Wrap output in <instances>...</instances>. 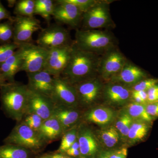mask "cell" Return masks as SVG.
Instances as JSON below:
<instances>
[{
	"mask_svg": "<svg viewBox=\"0 0 158 158\" xmlns=\"http://www.w3.org/2000/svg\"><path fill=\"white\" fill-rule=\"evenodd\" d=\"M51 157H52V155H51L46 154L41 156L39 158H51Z\"/></svg>",
	"mask_w": 158,
	"mask_h": 158,
	"instance_id": "obj_47",
	"label": "cell"
},
{
	"mask_svg": "<svg viewBox=\"0 0 158 158\" xmlns=\"http://www.w3.org/2000/svg\"><path fill=\"white\" fill-rule=\"evenodd\" d=\"M127 61L126 58L117 47L110 49L102 55L98 76L105 81H110L121 71Z\"/></svg>",
	"mask_w": 158,
	"mask_h": 158,
	"instance_id": "obj_8",
	"label": "cell"
},
{
	"mask_svg": "<svg viewBox=\"0 0 158 158\" xmlns=\"http://www.w3.org/2000/svg\"><path fill=\"white\" fill-rule=\"evenodd\" d=\"M73 42L69 31L57 23L42 29L36 40L37 45L48 51L70 45Z\"/></svg>",
	"mask_w": 158,
	"mask_h": 158,
	"instance_id": "obj_7",
	"label": "cell"
},
{
	"mask_svg": "<svg viewBox=\"0 0 158 158\" xmlns=\"http://www.w3.org/2000/svg\"><path fill=\"white\" fill-rule=\"evenodd\" d=\"M101 56L80 49L73 41L70 60L61 76L73 85L98 76Z\"/></svg>",
	"mask_w": 158,
	"mask_h": 158,
	"instance_id": "obj_1",
	"label": "cell"
},
{
	"mask_svg": "<svg viewBox=\"0 0 158 158\" xmlns=\"http://www.w3.org/2000/svg\"><path fill=\"white\" fill-rule=\"evenodd\" d=\"M148 131V127L145 123L141 121L132 123L127 137L132 141H138L146 135Z\"/></svg>",
	"mask_w": 158,
	"mask_h": 158,
	"instance_id": "obj_25",
	"label": "cell"
},
{
	"mask_svg": "<svg viewBox=\"0 0 158 158\" xmlns=\"http://www.w3.org/2000/svg\"><path fill=\"white\" fill-rule=\"evenodd\" d=\"M73 41L80 49L101 56L116 46V37L107 30L77 29Z\"/></svg>",
	"mask_w": 158,
	"mask_h": 158,
	"instance_id": "obj_3",
	"label": "cell"
},
{
	"mask_svg": "<svg viewBox=\"0 0 158 158\" xmlns=\"http://www.w3.org/2000/svg\"><path fill=\"white\" fill-rule=\"evenodd\" d=\"M132 123V119L128 113H124L118 118L116 122V127L122 135L128 136L130 127Z\"/></svg>",
	"mask_w": 158,
	"mask_h": 158,
	"instance_id": "obj_30",
	"label": "cell"
},
{
	"mask_svg": "<svg viewBox=\"0 0 158 158\" xmlns=\"http://www.w3.org/2000/svg\"><path fill=\"white\" fill-rule=\"evenodd\" d=\"M13 19L0 23V41L6 43H9V40L13 39Z\"/></svg>",
	"mask_w": 158,
	"mask_h": 158,
	"instance_id": "obj_29",
	"label": "cell"
},
{
	"mask_svg": "<svg viewBox=\"0 0 158 158\" xmlns=\"http://www.w3.org/2000/svg\"><path fill=\"white\" fill-rule=\"evenodd\" d=\"M127 107L128 114L131 118L147 122L151 121L152 119V118L146 112L144 105L134 102L129 104Z\"/></svg>",
	"mask_w": 158,
	"mask_h": 158,
	"instance_id": "obj_26",
	"label": "cell"
},
{
	"mask_svg": "<svg viewBox=\"0 0 158 158\" xmlns=\"http://www.w3.org/2000/svg\"><path fill=\"white\" fill-rule=\"evenodd\" d=\"M53 89L51 98L55 105L69 107L79 103L75 88L73 85L61 76L53 77Z\"/></svg>",
	"mask_w": 158,
	"mask_h": 158,
	"instance_id": "obj_10",
	"label": "cell"
},
{
	"mask_svg": "<svg viewBox=\"0 0 158 158\" xmlns=\"http://www.w3.org/2000/svg\"><path fill=\"white\" fill-rule=\"evenodd\" d=\"M51 158H68V157L65 155V154L57 152V153L52 155Z\"/></svg>",
	"mask_w": 158,
	"mask_h": 158,
	"instance_id": "obj_44",
	"label": "cell"
},
{
	"mask_svg": "<svg viewBox=\"0 0 158 158\" xmlns=\"http://www.w3.org/2000/svg\"><path fill=\"white\" fill-rule=\"evenodd\" d=\"M6 83H7V82L6 81V80L3 78L2 74L0 72V87L2 86V85H4V84H6Z\"/></svg>",
	"mask_w": 158,
	"mask_h": 158,
	"instance_id": "obj_46",
	"label": "cell"
},
{
	"mask_svg": "<svg viewBox=\"0 0 158 158\" xmlns=\"http://www.w3.org/2000/svg\"><path fill=\"white\" fill-rule=\"evenodd\" d=\"M147 102L148 103L158 102V85L153 86L147 91Z\"/></svg>",
	"mask_w": 158,
	"mask_h": 158,
	"instance_id": "obj_36",
	"label": "cell"
},
{
	"mask_svg": "<svg viewBox=\"0 0 158 158\" xmlns=\"http://www.w3.org/2000/svg\"><path fill=\"white\" fill-rule=\"evenodd\" d=\"M131 97L135 100V102L138 103L139 104H144V103L145 102L141 98V97L138 95L135 91H132L131 90Z\"/></svg>",
	"mask_w": 158,
	"mask_h": 158,
	"instance_id": "obj_41",
	"label": "cell"
},
{
	"mask_svg": "<svg viewBox=\"0 0 158 158\" xmlns=\"http://www.w3.org/2000/svg\"><path fill=\"white\" fill-rule=\"evenodd\" d=\"M68 158H70V157H68Z\"/></svg>",
	"mask_w": 158,
	"mask_h": 158,
	"instance_id": "obj_48",
	"label": "cell"
},
{
	"mask_svg": "<svg viewBox=\"0 0 158 158\" xmlns=\"http://www.w3.org/2000/svg\"><path fill=\"white\" fill-rule=\"evenodd\" d=\"M13 42L18 45L32 42L33 34L42 29L40 21L34 16L16 15L13 19Z\"/></svg>",
	"mask_w": 158,
	"mask_h": 158,
	"instance_id": "obj_11",
	"label": "cell"
},
{
	"mask_svg": "<svg viewBox=\"0 0 158 158\" xmlns=\"http://www.w3.org/2000/svg\"><path fill=\"white\" fill-rule=\"evenodd\" d=\"M83 14L77 6L66 0L55 1L52 17L57 23L77 30L81 25Z\"/></svg>",
	"mask_w": 158,
	"mask_h": 158,
	"instance_id": "obj_9",
	"label": "cell"
},
{
	"mask_svg": "<svg viewBox=\"0 0 158 158\" xmlns=\"http://www.w3.org/2000/svg\"><path fill=\"white\" fill-rule=\"evenodd\" d=\"M2 108L7 116L17 122L27 114L29 89L27 85L14 81L0 87Z\"/></svg>",
	"mask_w": 158,
	"mask_h": 158,
	"instance_id": "obj_2",
	"label": "cell"
},
{
	"mask_svg": "<svg viewBox=\"0 0 158 158\" xmlns=\"http://www.w3.org/2000/svg\"><path fill=\"white\" fill-rule=\"evenodd\" d=\"M29 90L51 98L53 89V77L42 70L34 73H27Z\"/></svg>",
	"mask_w": 158,
	"mask_h": 158,
	"instance_id": "obj_15",
	"label": "cell"
},
{
	"mask_svg": "<svg viewBox=\"0 0 158 158\" xmlns=\"http://www.w3.org/2000/svg\"><path fill=\"white\" fill-rule=\"evenodd\" d=\"M4 142L6 144L24 148L31 152L38 151L45 143L37 132L32 130L23 122L15 126Z\"/></svg>",
	"mask_w": 158,
	"mask_h": 158,
	"instance_id": "obj_6",
	"label": "cell"
},
{
	"mask_svg": "<svg viewBox=\"0 0 158 158\" xmlns=\"http://www.w3.org/2000/svg\"><path fill=\"white\" fill-rule=\"evenodd\" d=\"M35 0H20L16 2L14 13L19 16H35Z\"/></svg>",
	"mask_w": 158,
	"mask_h": 158,
	"instance_id": "obj_24",
	"label": "cell"
},
{
	"mask_svg": "<svg viewBox=\"0 0 158 158\" xmlns=\"http://www.w3.org/2000/svg\"><path fill=\"white\" fill-rule=\"evenodd\" d=\"M145 76V73L141 68L127 61L121 71L110 81L132 86L141 81Z\"/></svg>",
	"mask_w": 158,
	"mask_h": 158,
	"instance_id": "obj_16",
	"label": "cell"
},
{
	"mask_svg": "<svg viewBox=\"0 0 158 158\" xmlns=\"http://www.w3.org/2000/svg\"><path fill=\"white\" fill-rule=\"evenodd\" d=\"M141 98L146 102L147 101L148 94L147 91H135Z\"/></svg>",
	"mask_w": 158,
	"mask_h": 158,
	"instance_id": "obj_43",
	"label": "cell"
},
{
	"mask_svg": "<svg viewBox=\"0 0 158 158\" xmlns=\"http://www.w3.org/2000/svg\"><path fill=\"white\" fill-rule=\"evenodd\" d=\"M31 152L12 144L0 146V158H31Z\"/></svg>",
	"mask_w": 158,
	"mask_h": 158,
	"instance_id": "obj_21",
	"label": "cell"
},
{
	"mask_svg": "<svg viewBox=\"0 0 158 158\" xmlns=\"http://www.w3.org/2000/svg\"><path fill=\"white\" fill-rule=\"evenodd\" d=\"M158 79H148L146 80H141L135 85L132 86V91H147L153 86L157 85Z\"/></svg>",
	"mask_w": 158,
	"mask_h": 158,
	"instance_id": "obj_34",
	"label": "cell"
},
{
	"mask_svg": "<svg viewBox=\"0 0 158 158\" xmlns=\"http://www.w3.org/2000/svg\"><path fill=\"white\" fill-rule=\"evenodd\" d=\"M146 112L151 117L158 116V102L148 103L145 106Z\"/></svg>",
	"mask_w": 158,
	"mask_h": 158,
	"instance_id": "obj_37",
	"label": "cell"
},
{
	"mask_svg": "<svg viewBox=\"0 0 158 158\" xmlns=\"http://www.w3.org/2000/svg\"><path fill=\"white\" fill-rule=\"evenodd\" d=\"M5 62L12 66H19L20 71V59L17 50L15 51L14 53L9 57Z\"/></svg>",
	"mask_w": 158,
	"mask_h": 158,
	"instance_id": "obj_38",
	"label": "cell"
},
{
	"mask_svg": "<svg viewBox=\"0 0 158 158\" xmlns=\"http://www.w3.org/2000/svg\"><path fill=\"white\" fill-rule=\"evenodd\" d=\"M5 19L12 20L13 18L11 17L10 12L4 7L0 1V20Z\"/></svg>",
	"mask_w": 158,
	"mask_h": 158,
	"instance_id": "obj_40",
	"label": "cell"
},
{
	"mask_svg": "<svg viewBox=\"0 0 158 158\" xmlns=\"http://www.w3.org/2000/svg\"><path fill=\"white\" fill-rule=\"evenodd\" d=\"M113 111L107 108H98L91 110L86 115L88 121L98 124L105 125L109 123L113 119Z\"/></svg>",
	"mask_w": 158,
	"mask_h": 158,
	"instance_id": "obj_22",
	"label": "cell"
},
{
	"mask_svg": "<svg viewBox=\"0 0 158 158\" xmlns=\"http://www.w3.org/2000/svg\"><path fill=\"white\" fill-rule=\"evenodd\" d=\"M19 72H20L19 66H12L6 62L0 64V72L6 81L8 83L15 81V76Z\"/></svg>",
	"mask_w": 158,
	"mask_h": 158,
	"instance_id": "obj_31",
	"label": "cell"
},
{
	"mask_svg": "<svg viewBox=\"0 0 158 158\" xmlns=\"http://www.w3.org/2000/svg\"><path fill=\"white\" fill-rule=\"evenodd\" d=\"M55 104L50 98L29 90L27 114H35L44 121L52 116Z\"/></svg>",
	"mask_w": 158,
	"mask_h": 158,
	"instance_id": "obj_13",
	"label": "cell"
},
{
	"mask_svg": "<svg viewBox=\"0 0 158 158\" xmlns=\"http://www.w3.org/2000/svg\"><path fill=\"white\" fill-rule=\"evenodd\" d=\"M66 2L73 4L82 12H86L94 6L98 0H66Z\"/></svg>",
	"mask_w": 158,
	"mask_h": 158,
	"instance_id": "obj_35",
	"label": "cell"
},
{
	"mask_svg": "<svg viewBox=\"0 0 158 158\" xmlns=\"http://www.w3.org/2000/svg\"><path fill=\"white\" fill-rule=\"evenodd\" d=\"M98 76L73 85L79 102L90 105L97 99L101 92L103 85Z\"/></svg>",
	"mask_w": 158,
	"mask_h": 158,
	"instance_id": "obj_14",
	"label": "cell"
},
{
	"mask_svg": "<svg viewBox=\"0 0 158 158\" xmlns=\"http://www.w3.org/2000/svg\"><path fill=\"white\" fill-rule=\"evenodd\" d=\"M35 15H40L49 25L55 8V1L35 0Z\"/></svg>",
	"mask_w": 158,
	"mask_h": 158,
	"instance_id": "obj_23",
	"label": "cell"
},
{
	"mask_svg": "<svg viewBox=\"0 0 158 158\" xmlns=\"http://www.w3.org/2000/svg\"><path fill=\"white\" fill-rule=\"evenodd\" d=\"M37 132L45 143L58 139L63 134L61 124L53 115L43 121Z\"/></svg>",
	"mask_w": 158,
	"mask_h": 158,
	"instance_id": "obj_19",
	"label": "cell"
},
{
	"mask_svg": "<svg viewBox=\"0 0 158 158\" xmlns=\"http://www.w3.org/2000/svg\"><path fill=\"white\" fill-rule=\"evenodd\" d=\"M25 116L23 122L32 130L38 131L43 122V119L37 114H27Z\"/></svg>",
	"mask_w": 158,
	"mask_h": 158,
	"instance_id": "obj_33",
	"label": "cell"
},
{
	"mask_svg": "<svg viewBox=\"0 0 158 158\" xmlns=\"http://www.w3.org/2000/svg\"><path fill=\"white\" fill-rule=\"evenodd\" d=\"M19 45L15 43L9 42L0 45V64L6 62L14 53Z\"/></svg>",
	"mask_w": 158,
	"mask_h": 158,
	"instance_id": "obj_32",
	"label": "cell"
},
{
	"mask_svg": "<svg viewBox=\"0 0 158 158\" xmlns=\"http://www.w3.org/2000/svg\"><path fill=\"white\" fill-rule=\"evenodd\" d=\"M110 153L111 152H102L98 158H109Z\"/></svg>",
	"mask_w": 158,
	"mask_h": 158,
	"instance_id": "obj_45",
	"label": "cell"
},
{
	"mask_svg": "<svg viewBox=\"0 0 158 158\" xmlns=\"http://www.w3.org/2000/svg\"><path fill=\"white\" fill-rule=\"evenodd\" d=\"M127 148H123L114 152L110 153L109 158H127Z\"/></svg>",
	"mask_w": 158,
	"mask_h": 158,
	"instance_id": "obj_39",
	"label": "cell"
},
{
	"mask_svg": "<svg viewBox=\"0 0 158 158\" xmlns=\"http://www.w3.org/2000/svg\"><path fill=\"white\" fill-rule=\"evenodd\" d=\"M20 59V71L34 73L43 70L49 51L33 42L23 44L17 50Z\"/></svg>",
	"mask_w": 158,
	"mask_h": 158,
	"instance_id": "obj_4",
	"label": "cell"
},
{
	"mask_svg": "<svg viewBox=\"0 0 158 158\" xmlns=\"http://www.w3.org/2000/svg\"><path fill=\"white\" fill-rule=\"evenodd\" d=\"M52 115L59 121L63 133L73 125L79 117V113L77 110L69 107L56 105L54 106Z\"/></svg>",
	"mask_w": 158,
	"mask_h": 158,
	"instance_id": "obj_20",
	"label": "cell"
},
{
	"mask_svg": "<svg viewBox=\"0 0 158 158\" xmlns=\"http://www.w3.org/2000/svg\"><path fill=\"white\" fill-rule=\"evenodd\" d=\"M77 131V138L80 146L81 158H93L98 151V144L92 133L86 128Z\"/></svg>",
	"mask_w": 158,
	"mask_h": 158,
	"instance_id": "obj_17",
	"label": "cell"
},
{
	"mask_svg": "<svg viewBox=\"0 0 158 158\" xmlns=\"http://www.w3.org/2000/svg\"><path fill=\"white\" fill-rule=\"evenodd\" d=\"M63 134L64 135L62 136L58 152L65 154L66 151L69 149L76 141L77 137V130L76 128L74 127L68 130Z\"/></svg>",
	"mask_w": 158,
	"mask_h": 158,
	"instance_id": "obj_27",
	"label": "cell"
},
{
	"mask_svg": "<svg viewBox=\"0 0 158 158\" xmlns=\"http://www.w3.org/2000/svg\"><path fill=\"white\" fill-rule=\"evenodd\" d=\"M73 44L49 51L44 70L53 77L61 76L70 60Z\"/></svg>",
	"mask_w": 158,
	"mask_h": 158,
	"instance_id": "obj_12",
	"label": "cell"
},
{
	"mask_svg": "<svg viewBox=\"0 0 158 158\" xmlns=\"http://www.w3.org/2000/svg\"><path fill=\"white\" fill-rule=\"evenodd\" d=\"M104 88L105 98L112 102L123 103L131 95V90L126 85L118 82L110 81Z\"/></svg>",
	"mask_w": 158,
	"mask_h": 158,
	"instance_id": "obj_18",
	"label": "cell"
},
{
	"mask_svg": "<svg viewBox=\"0 0 158 158\" xmlns=\"http://www.w3.org/2000/svg\"><path fill=\"white\" fill-rule=\"evenodd\" d=\"M101 138L106 146L114 147L118 143L119 139L118 131L114 127H111L102 132Z\"/></svg>",
	"mask_w": 158,
	"mask_h": 158,
	"instance_id": "obj_28",
	"label": "cell"
},
{
	"mask_svg": "<svg viewBox=\"0 0 158 158\" xmlns=\"http://www.w3.org/2000/svg\"><path fill=\"white\" fill-rule=\"evenodd\" d=\"M65 154H66L67 156L69 157L80 156V150H76L73 151H67Z\"/></svg>",
	"mask_w": 158,
	"mask_h": 158,
	"instance_id": "obj_42",
	"label": "cell"
},
{
	"mask_svg": "<svg viewBox=\"0 0 158 158\" xmlns=\"http://www.w3.org/2000/svg\"><path fill=\"white\" fill-rule=\"evenodd\" d=\"M113 2L98 0L94 6L83 13L81 29L102 30L115 27L110 11V4Z\"/></svg>",
	"mask_w": 158,
	"mask_h": 158,
	"instance_id": "obj_5",
	"label": "cell"
}]
</instances>
